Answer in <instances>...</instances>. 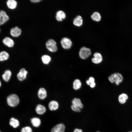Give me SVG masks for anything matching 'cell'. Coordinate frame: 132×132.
<instances>
[{
    "label": "cell",
    "mask_w": 132,
    "mask_h": 132,
    "mask_svg": "<svg viewBox=\"0 0 132 132\" xmlns=\"http://www.w3.org/2000/svg\"><path fill=\"white\" fill-rule=\"evenodd\" d=\"M19 99L18 96L14 94L10 95L7 98L8 104L11 107H14L17 106L19 104Z\"/></svg>",
    "instance_id": "obj_1"
},
{
    "label": "cell",
    "mask_w": 132,
    "mask_h": 132,
    "mask_svg": "<svg viewBox=\"0 0 132 132\" xmlns=\"http://www.w3.org/2000/svg\"><path fill=\"white\" fill-rule=\"evenodd\" d=\"M56 45V42L52 39L49 40L46 43L47 48L51 52H55L57 51V48Z\"/></svg>",
    "instance_id": "obj_2"
},
{
    "label": "cell",
    "mask_w": 132,
    "mask_h": 132,
    "mask_svg": "<svg viewBox=\"0 0 132 132\" xmlns=\"http://www.w3.org/2000/svg\"><path fill=\"white\" fill-rule=\"evenodd\" d=\"M91 53V51L90 49L83 47L80 49L79 53V55L81 58L85 59L90 55Z\"/></svg>",
    "instance_id": "obj_3"
},
{
    "label": "cell",
    "mask_w": 132,
    "mask_h": 132,
    "mask_svg": "<svg viewBox=\"0 0 132 132\" xmlns=\"http://www.w3.org/2000/svg\"><path fill=\"white\" fill-rule=\"evenodd\" d=\"M61 44L62 47L64 49H67L70 48L72 43L71 40L67 37H64L61 41Z\"/></svg>",
    "instance_id": "obj_4"
},
{
    "label": "cell",
    "mask_w": 132,
    "mask_h": 132,
    "mask_svg": "<svg viewBox=\"0 0 132 132\" xmlns=\"http://www.w3.org/2000/svg\"><path fill=\"white\" fill-rule=\"evenodd\" d=\"M9 19V17L6 12L3 10L0 11V25L4 24Z\"/></svg>",
    "instance_id": "obj_5"
},
{
    "label": "cell",
    "mask_w": 132,
    "mask_h": 132,
    "mask_svg": "<svg viewBox=\"0 0 132 132\" xmlns=\"http://www.w3.org/2000/svg\"><path fill=\"white\" fill-rule=\"evenodd\" d=\"M27 74L28 72L25 69L22 68L17 74V78L20 81H22L26 78Z\"/></svg>",
    "instance_id": "obj_6"
},
{
    "label": "cell",
    "mask_w": 132,
    "mask_h": 132,
    "mask_svg": "<svg viewBox=\"0 0 132 132\" xmlns=\"http://www.w3.org/2000/svg\"><path fill=\"white\" fill-rule=\"evenodd\" d=\"M114 79V82L115 84L118 85L122 82L123 78L122 75L118 73H115L111 75Z\"/></svg>",
    "instance_id": "obj_7"
},
{
    "label": "cell",
    "mask_w": 132,
    "mask_h": 132,
    "mask_svg": "<svg viewBox=\"0 0 132 132\" xmlns=\"http://www.w3.org/2000/svg\"><path fill=\"white\" fill-rule=\"evenodd\" d=\"M22 33L21 29L17 26L11 28L10 31V34L12 36L17 37L21 34Z\"/></svg>",
    "instance_id": "obj_8"
},
{
    "label": "cell",
    "mask_w": 132,
    "mask_h": 132,
    "mask_svg": "<svg viewBox=\"0 0 132 132\" xmlns=\"http://www.w3.org/2000/svg\"><path fill=\"white\" fill-rule=\"evenodd\" d=\"M65 129V125L62 123H59L52 128L51 132H64Z\"/></svg>",
    "instance_id": "obj_9"
},
{
    "label": "cell",
    "mask_w": 132,
    "mask_h": 132,
    "mask_svg": "<svg viewBox=\"0 0 132 132\" xmlns=\"http://www.w3.org/2000/svg\"><path fill=\"white\" fill-rule=\"evenodd\" d=\"M94 56L92 59V61L94 63L98 64L101 62L102 57L101 54L99 53H95L93 55Z\"/></svg>",
    "instance_id": "obj_10"
},
{
    "label": "cell",
    "mask_w": 132,
    "mask_h": 132,
    "mask_svg": "<svg viewBox=\"0 0 132 132\" xmlns=\"http://www.w3.org/2000/svg\"><path fill=\"white\" fill-rule=\"evenodd\" d=\"M2 42L4 45L9 47H13L14 44V41L8 37H6L4 38Z\"/></svg>",
    "instance_id": "obj_11"
},
{
    "label": "cell",
    "mask_w": 132,
    "mask_h": 132,
    "mask_svg": "<svg viewBox=\"0 0 132 132\" xmlns=\"http://www.w3.org/2000/svg\"><path fill=\"white\" fill-rule=\"evenodd\" d=\"M38 95L39 98L41 99H45L47 96V92L45 89L44 88H41L39 90Z\"/></svg>",
    "instance_id": "obj_12"
},
{
    "label": "cell",
    "mask_w": 132,
    "mask_h": 132,
    "mask_svg": "<svg viewBox=\"0 0 132 132\" xmlns=\"http://www.w3.org/2000/svg\"><path fill=\"white\" fill-rule=\"evenodd\" d=\"M66 17V14L63 11L60 10L56 12V19L58 21H62L63 19H65Z\"/></svg>",
    "instance_id": "obj_13"
},
{
    "label": "cell",
    "mask_w": 132,
    "mask_h": 132,
    "mask_svg": "<svg viewBox=\"0 0 132 132\" xmlns=\"http://www.w3.org/2000/svg\"><path fill=\"white\" fill-rule=\"evenodd\" d=\"M8 7L11 9H14L17 7V2L14 0H8L6 2Z\"/></svg>",
    "instance_id": "obj_14"
},
{
    "label": "cell",
    "mask_w": 132,
    "mask_h": 132,
    "mask_svg": "<svg viewBox=\"0 0 132 132\" xmlns=\"http://www.w3.org/2000/svg\"><path fill=\"white\" fill-rule=\"evenodd\" d=\"M48 107L49 109L51 110H55L58 108L59 104L57 101L52 100L49 103Z\"/></svg>",
    "instance_id": "obj_15"
},
{
    "label": "cell",
    "mask_w": 132,
    "mask_h": 132,
    "mask_svg": "<svg viewBox=\"0 0 132 132\" xmlns=\"http://www.w3.org/2000/svg\"><path fill=\"white\" fill-rule=\"evenodd\" d=\"M128 95L125 93H122L119 96L118 100L119 103L122 104H124L128 99Z\"/></svg>",
    "instance_id": "obj_16"
},
{
    "label": "cell",
    "mask_w": 132,
    "mask_h": 132,
    "mask_svg": "<svg viewBox=\"0 0 132 132\" xmlns=\"http://www.w3.org/2000/svg\"><path fill=\"white\" fill-rule=\"evenodd\" d=\"M72 104L76 106L81 109L83 108V105L82 103L81 100L78 98H74L72 101Z\"/></svg>",
    "instance_id": "obj_17"
},
{
    "label": "cell",
    "mask_w": 132,
    "mask_h": 132,
    "mask_svg": "<svg viewBox=\"0 0 132 132\" xmlns=\"http://www.w3.org/2000/svg\"><path fill=\"white\" fill-rule=\"evenodd\" d=\"M83 23V20L82 17L80 15L77 16L74 19L73 24L77 26H81Z\"/></svg>",
    "instance_id": "obj_18"
},
{
    "label": "cell",
    "mask_w": 132,
    "mask_h": 132,
    "mask_svg": "<svg viewBox=\"0 0 132 132\" xmlns=\"http://www.w3.org/2000/svg\"><path fill=\"white\" fill-rule=\"evenodd\" d=\"M11 75V71L9 70H7L2 75V77L4 80L6 82H8L10 79Z\"/></svg>",
    "instance_id": "obj_19"
},
{
    "label": "cell",
    "mask_w": 132,
    "mask_h": 132,
    "mask_svg": "<svg viewBox=\"0 0 132 132\" xmlns=\"http://www.w3.org/2000/svg\"><path fill=\"white\" fill-rule=\"evenodd\" d=\"M46 110L45 107L41 104L38 105L35 109L36 113L39 114H43L45 112Z\"/></svg>",
    "instance_id": "obj_20"
},
{
    "label": "cell",
    "mask_w": 132,
    "mask_h": 132,
    "mask_svg": "<svg viewBox=\"0 0 132 132\" xmlns=\"http://www.w3.org/2000/svg\"><path fill=\"white\" fill-rule=\"evenodd\" d=\"M9 57V55L7 52L3 51L0 53V61L7 60Z\"/></svg>",
    "instance_id": "obj_21"
},
{
    "label": "cell",
    "mask_w": 132,
    "mask_h": 132,
    "mask_svg": "<svg viewBox=\"0 0 132 132\" xmlns=\"http://www.w3.org/2000/svg\"><path fill=\"white\" fill-rule=\"evenodd\" d=\"M31 122L33 126L35 127H39L41 123L40 120L36 117H34L31 119Z\"/></svg>",
    "instance_id": "obj_22"
},
{
    "label": "cell",
    "mask_w": 132,
    "mask_h": 132,
    "mask_svg": "<svg viewBox=\"0 0 132 132\" xmlns=\"http://www.w3.org/2000/svg\"><path fill=\"white\" fill-rule=\"evenodd\" d=\"M73 85L74 89L75 90H77L79 89L81 87V83L79 80L77 79L74 81Z\"/></svg>",
    "instance_id": "obj_23"
},
{
    "label": "cell",
    "mask_w": 132,
    "mask_h": 132,
    "mask_svg": "<svg viewBox=\"0 0 132 132\" xmlns=\"http://www.w3.org/2000/svg\"><path fill=\"white\" fill-rule=\"evenodd\" d=\"M9 123L11 126H12L14 128L17 127L19 125V121L13 118H11V119Z\"/></svg>",
    "instance_id": "obj_24"
},
{
    "label": "cell",
    "mask_w": 132,
    "mask_h": 132,
    "mask_svg": "<svg viewBox=\"0 0 132 132\" xmlns=\"http://www.w3.org/2000/svg\"><path fill=\"white\" fill-rule=\"evenodd\" d=\"M41 59L43 63L45 64H48L51 61V58L48 55H44L42 56Z\"/></svg>",
    "instance_id": "obj_25"
},
{
    "label": "cell",
    "mask_w": 132,
    "mask_h": 132,
    "mask_svg": "<svg viewBox=\"0 0 132 132\" xmlns=\"http://www.w3.org/2000/svg\"><path fill=\"white\" fill-rule=\"evenodd\" d=\"M91 17L94 21H99L101 18V16L100 13L97 12H95L91 15Z\"/></svg>",
    "instance_id": "obj_26"
},
{
    "label": "cell",
    "mask_w": 132,
    "mask_h": 132,
    "mask_svg": "<svg viewBox=\"0 0 132 132\" xmlns=\"http://www.w3.org/2000/svg\"><path fill=\"white\" fill-rule=\"evenodd\" d=\"M31 128L29 126H26L23 127L21 130V132H32Z\"/></svg>",
    "instance_id": "obj_27"
},
{
    "label": "cell",
    "mask_w": 132,
    "mask_h": 132,
    "mask_svg": "<svg viewBox=\"0 0 132 132\" xmlns=\"http://www.w3.org/2000/svg\"><path fill=\"white\" fill-rule=\"evenodd\" d=\"M71 108L73 111L77 112H80L81 110L80 108L72 104L71 105Z\"/></svg>",
    "instance_id": "obj_28"
},
{
    "label": "cell",
    "mask_w": 132,
    "mask_h": 132,
    "mask_svg": "<svg viewBox=\"0 0 132 132\" xmlns=\"http://www.w3.org/2000/svg\"><path fill=\"white\" fill-rule=\"evenodd\" d=\"M108 79L109 81L111 83H113L114 82V78L111 75L109 77Z\"/></svg>",
    "instance_id": "obj_29"
},
{
    "label": "cell",
    "mask_w": 132,
    "mask_h": 132,
    "mask_svg": "<svg viewBox=\"0 0 132 132\" xmlns=\"http://www.w3.org/2000/svg\"><path fill=\"white\" fill-rule=\"evenodd\" d=\"M88 80L90 83L94 82L95 79L94 78L92 77H90Z\"/></svg>",
    "instance_id": "obj_30"
},
{
    "label": "cell",
    "mask_w": 132,
    "mask_h": 132,
    "mask_svg": "<svg viewBox=\"0 0 132 132\" xmlns=\"http://www.w3.org/2000/svg\"><path fill=\"white\" fill-rule=\"evenodd\" d=\"M73 132H83L81 129L76 128L74 130Z\"/></svg>",
    "instance_id": "obj_31"
},
{
    "label": "cell",
    "mask_w": 132,
    "mask_h": 132,
    "mask_svg": "<svg viewBox=\"0 0 132 132\" xmlns=\"http://www.w3.org/2000/svg\"><path fill=\"white\" fill-rule=\"evenodd\" d=\"M96 85V84L95 82H94L91 83L90 85V87L92 88H94Z\"/></svg>",
    "instance_id": "obj_32"
},
{
    "label": "cell",
    "mask_w": 132,
    "mask_h": 132,
    "mask_svg": "<svg viewBox=\"0 0 132 132\" xmlns=\"http://www.w3.org/2000/svg\"><path fill=\"white\" fill-rule=\"evenodd\" d=\"M42 0H30L31 2L34 3L38 2H40Z\"/></svg>",
    "instance_id": "obj_33"
},
{
    "label": "cell",
    "mask_w": 132,
    "mask_h": 132,
    "mask_svg": "<svg viewBox=\"0 0 132 132\" xmlns=\"http://www.w3.org/2000/svg\"><path fill=\"white\" fill-rule=\"evenodd\" d=\"M86 83L88 85H90V82H89L88 80H86Z\"/></svg>",
    "instance_id": "obj_34"
},
{
    "label": "cell",
    "mask_w": 132,
    "mask_h": 132,
    "mask_svg": "<svg viewBox=\"0 0 132 132\" xmlns=\"http://www.w3.org/2000/svg\"><path fill=\"white\" fill-rule=\"evenodd\" d=\"M1 83L0 81V87H1Z\"/></svg>",
    "instance_id": "obj_35"
},
{
    "label": "cell",
    "mask_w": 132,
    "mask_h": 132,
    "mask_svg": "<svg viewBox=\"0 0 132 132\" xmlns=\"http://www.w3.org/2000/svg\"><path fill=\"white\" fill-rule=\"evenodd\" d=\"M96 132H100L99 131H98Z\"/></svg>",
    "instance_id": "obj_36"
},
{
    "label": "cell",
    "mask_w": 132,
    "mask_h": 132,
    "mask_svg": "<svg viewBox=\"0 0 132 132\" xmlns=\"http://www.w3.org/2000/svg\"><path fill=\"white\" fill-rule=\"evenodd\" d=\"M129 132H132V131Z\"/></svg>",
    "instance_id": "obj_37"
},
{
    "label": "cell",
    "mask_w": 132,
    "mask_h": 132,
    "mask_svg": "<svg viewBox=\"0 0 132 132\" xmlns=\"http://www.w3.org/2000/svg\"></svg>",
    "instance_id": "obj_38"
},
{
    "label": "cell",
    "mask_w": 132,
    "mask_h": 132,
    "mask_svg": "<svg viewBox=\"0 0 132 132\" xmlns=\"http://www.w3.org/2000/svg\"><path fill=\"white\" fill-rule=\"evenodd\" d=\"M0 132H1L0 131Z\"/></svg>",
    "instance_id": "obj_39"
}]
</instances>
